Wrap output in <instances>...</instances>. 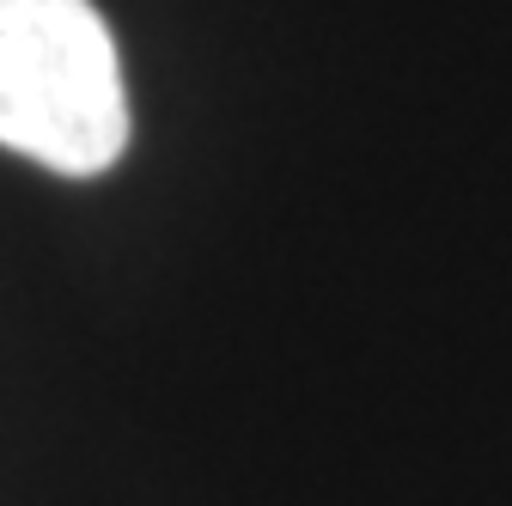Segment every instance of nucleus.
Returning a JSON list of instances; mask_svg holds the SVG:
<instances>
[{
    "label": "nucleus",
    "instance_id": "nucleus-1",
    "mask_svg": "<svg viewBox=\"0 0 512 506\" xmlns=\"http://www.w3.org/2000/svg\"><path fill=\"white\" fill-rule=\"evenodd\" d=\"M0 147L61 177L122 159L128 86L92 0H0Z\"/></svg>",
    "mask_w": 512,
    "mask_h": 506
}]
</instances>
